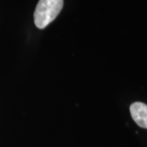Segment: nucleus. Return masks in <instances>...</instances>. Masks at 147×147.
<instances>
[{
    "label": "nucleus",
    "instance_id": "f257e3e1",
    "mask_svg": "<svg viewBox=\"0 0 147 147\" xmlns=\"http://www.w3.org/2000/svg\"><path fill=\"white\" fill-rule=\"evenodd\" d=\"M63 0H39L34 13V24L44 29L53 22L63 7Z\"/></svg>",
    "mask_w": 147,
    "mask_h": 147
},
{
    "label": "nucleus",
    "instance_id": "f03ea898",
    "mask_svg": "<svg viewBox=\"0 0 147 147\" xmlns=\"http://www.w3.org/2000/svg\"><path fill=\"white\" fill-rule=\"evenodd\" d=\"M132 119L137 125L147 129V105L142 102H135L130 106Z\"/></svg>",
    "mask_w": 147,
    "mask_h": 147
}]
</instances>
